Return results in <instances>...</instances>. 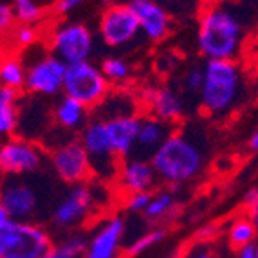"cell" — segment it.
<instances>
[{"label": "cell", "instance_id": "7402d4cb", "mask_svg": "<svg viewBox=\"0 0 258 258\" xmlns=\"http://www.w3.org/2000/svg\"><path fill=\"white\" fill-rule=\"evenodd\" d=\"M18 123V92L0 89V141L15 136Z\"/></svg>", "mask_w": 258, "mask_h": 258}, {"label": "cell", "instance_id": "4316f807", "mask_svg": "<svg viewBox=\"0 0 258 258\" xmlns=\"http://www.w3.org/2000/svg\"><path fill=\"white\" fill-rule=\"evenodd\" d=\"M254 237H256V224L247 217L237 219L228 229V242L235 251L247 244H253Z\"/></svg>", "mask_w": 258, "mask_h": 258}, {"label": "cell", "instance_id": "44dd1931", "mask_svg": "<svg viewBox=\"0 0 258 258\" xmlns=\"http://www.w3.org/2000/svg\"><path fill=\"white\" fill-rule=\"evenodd\" d=\"M52 119L65 132H78L85 126L87 121L91 119V110L85 105L78 103L76 99L61 96L54 105Z\"/></svg>", "mask_w": 258, "mask_h": 258}, {"label": "cell", "instance_id": "d590c367", "mask_svg": "<svg viewBox=\"0 0 258 258\" xmlns=\"http://www.w3.org/2000/svg\"><path fill=\"white\" fill-rule=\"evenodd\" d=\"M244 204L251 210V220L256 224V215H258V189L249 188L244 195Z\"/></svg>", "mask_w": 258, "mask_h": 258}, {"label": "cell", "instance_id": "3957f363", "mask_svg": "<svg viewBox=\"0 0 258 258\" xmlns=\"http://www.w3.org/2000/svg\"><path fill=\"white\" fill-rule=\"evenodd\" d=\"M203 87L199 91L201 107L210 116H226L245 98V71L238 61L208 60L203 65Z\"/></svg>", "mask_w": 258, "mask_h": 258}, {"label": "cell", "instance_id": "ab89813d", "mask_svg": "<svg viewBox=\"0 0 258 258\" xmlns=\"http://www.w3.org/2000/svg\"><path fill=\"white\" fill-rule=\"evenodd\" d=\"M6 219H8V213H6L4 204H2V199H0V222H4Z\"/></svg>", "mask_w": 258, "mask_h": 258}, {"label": "cell", "instance_id": "6da1fadb", "mask_svg": "<svg viewBox=\"0 0 258 258\" xmlns=\"http://www.w3.org/2000/svg\"><path fill=\"white\" fill-rule=\"evenodd\" d=\"M249 35V22L237 2L217 0L204 6L199 18L197 47L208 60L238 61Z\"/></svg>", "mask_w": 258, "mask_h": 258}, {"label": "cell", "instance_id": "5bb4252c", "mask_svg": "<svg viewBox=\"0 0 258 258\" xmlns=\"http://www.w3.org/2000/svg\"><path fill=\"white\" fill-rule=\"evenodd\" d=\"M56 179L65 184H82L91 179V164L80 141H67L52 148L49 157Z\"/></svg>", "mask_w": 258, "mask_h": 258}, {"label": "cell", "instance_id": "52a82bcc", "mask_svg": "<svg viewBox=\"0 0 258 258\" xmlns=\"http://www.w3.org/2000/svg\"><path fill=\"white\" fill-rule=\"evenodd\" d=\"M80 145L85 150L91 164V177L99 182L114 181L119 172V157L114 155L105 130V121L91 117L80 134Z\"/></svg>", "mask_w": 258, "mask_h": 258}, {"label": "cell", "instance_id": "7a4b0ae2", "mask_svg": "<svg viewBox=\"0 0 258 258\" xmlns=\"http://www.w3.org/2000/svg\"><path fill=\"white\" fill-rule=\"evenodd\" d=\"M206 143V136L194 126L172 132L150 157L157 181L166 186H182L199 179L210 159Z\"/></svg>", "mask_w": 258, "mask_h": 258}, {"label": "cell", "instance_id": "1f68e13d", "mask_svg": "<svg viewBox=\"0 0 258 258\" xmlns=\"http://www.w3.org/2000/svg\"><path fill=\"white\" fill-rule=\"evenodd\" d=\"M203 80H204V73L201 65H194L186 71L184 78H182V87H184L186 92H194L199 94L201 87H203Z\"/></svg>", "mask_w": 258, "mask_h": 258}, {"label": "cell", "instance_id": "9a60e30c", "mask_svg": "<svg viewBox=\"0 0 258 258\" xmlns=\"http://www.w3.org/2000/svg\"><path fill=\"white\" fill-rule=\"evenodd\" d=\"M128 8L139 24L141 36L150 42H163L172 29V17L154 0H130Z\"/></svg>", "mask_w": 258, "mask_h": 258}, {"label": "cell", "instance_id": "5b68a950", "mask_svg": "<svg viewBox=\"0 0 258 258\" xmlns=\"http://www.w3.org/2000/svg\"><path fill=\"white\" fill-rule=\"evenodd\" d=\"M110 204V194L105 182H82L73 184L67 191L56 199L49 213V222L58 233L80 231L96 211Z\"/></svg>", "mask_w": 258, "mask_h": 258}, {"label": "cell", "instance_id": "d4e9b609", "mask_svg": "<svg viewBox=\"0 0 258 258\" xmlns=\"http://www.w3.org/2000/svg\"><path fill=\"white\" fill-rule=\"evenodd\" d=\"M177 206V195L172 189H163L157 194H152L150 203H148L147 210L143 211V217L152 222H159L164 220Z\"/></svg>", "mask_w": 258, "mask_h": 258}, {"label": "cell", "instance_id": "30bf717a", "mask_svg": "<svg viewBox=\"0 0 258 258\" xmlns=\"http://www.w3.org/2000/svg\"><path fill=\"white\" fill-rule=\"evenodd\" d=\"M45 164V152L35 141L11 136L0 141V175H29Z\"/></svg>", "mask_w": 258, "mask_h": 258}, {"label": "cell", "instance_id": "d6a6232c", "mask_svg": "<svg viewBox=\"0 0 258 258\" xmlns=\"http://www.w3.org/2000/svg\"><path fill=\"white\" fill-rule=\"evenodd\" d=\"M182 258H219V254L208 242H199V244L191 245Z\"/></svg>", "mask_w": 258, "mask_h": 258}, {"label": "cell", "instance_id": "60d3db41", "mask_svg": "<svg viewBox=\"0 0 258 258\" xmlns=\"http://www.w3.org/2000/svg\"><path fill=\"white\" fill-rule=\"evenodd\" d=\"M103 4H107V6H112V4H119V0H101Z\"/></svg>", "mask_w": 258, "mask_h": 258}, {"label": "cell", "instance_id": "ac0fdd59", "mask_svg": "<svg viewBox=\"0 0 258 258\" xmlns=\"http://www.w3.org/2000/svg\"><path fill=\"white\" fill-rule=\"evenodd\" d=\"M150 114L157 119H163L166 123H175L184 116V98L181 92L173 87H155L145 92Z\"/></svg>", "mask_w": 258, "mask_h": 258}, {"label": "cell", "instance_id": "8992f818", "mask_svg": "<svg viewBox=\"0 0 258 258\" xmlns=\"http://www.w3.org/2000/svg\"><path fill=\"white\" fill-rule=\"evenodd\" d=\"M54 244L51 229L38 222H0V258H43Z\"/></svg>", "mask_w": 258, "mask_h": 258}, {"label": "cell", "instance_id": "7c38bea8", "mask_svg": "<svg viewBox=\"0 0 258 258\" xmlns=\"http://www.w3.org/2000/svg\"><path fill=\"white\" fill-rule=\"evenodd\" d=\"M126 242V222L123 217L103 219L91 233H85L83 258H119Z\"/></svg>", "mask_w": 258, "mask_h": 258}, {"label": "cell", "instance_id": "277c9868", "mask_svg": "<svg viewBox=\"0 0 258 258\" xmlns=\"http://www.w3.org/2000/svg\"><path fill=\"white\" fill-rule=\"evenodd\" d=\"M42 170L29 175H0V199L8 219L18 222H38L51 213V195L43 182Z\"/></svg>", "mask_w": 258, "mask_h": 258}, {"label": "cell", "instance_id": "74e56055", "mask_svg": "<svg viewBox=\"0 0 258 258\" xmlns=\"http://www.w3.org/2000/svg\"><path fill=\"white\" fill-rule=\"evenodd\" d=\"M235 258H258L256 244L253 242V244H247V245H244V247H240V249H237Z\"/></svg>", "mask_w": 258, "mask_h": 258}, {"label": "cell", "instance_id": "836d02e7", "mask_svg": "<svg viewBox=\"0 0 258 258\" xmlns=\"http://www.w3.org/2000/svg\"><path fill=\"white\" fill-rule=\"evenodd\" d=\"M15 40L18 45H33L36 40V33L33 29V26H24L22 24L17 31H15Z\"/></svg>", "mask_w": 258, "mask_h": 258}, {"label": "cell", "instance_id": "603a6c76", "mask_svg": "<svg viewBox=\"0 0 258 258\" xmlns=\"http://www.w3.org/2000/svg\"><path fill=\"white\" fill-rule=\"evenodd\" d=\"M85 251V231L65 233L60 240H54L52 247L43 258H83Z\"/></svg>", "mask_w": 258, "mask_h": 258}, {"label": "cell", "instance_id": "83f0119b", "mask_svg": "<svg viewBox=\"0 0 258 258\" xmlns=\"http://www.w3.org/2000/svg\"><path fill=\"white\" fill-rule=\"evenodd\" d=\"M99 71L103 73L105 80L108 83H126L132 78V67L125 58H119V56H108L103 58L101 65H99Z\"/></svg>", "mask_w": 258, "mask_h": 258}, {"label": "cell", "instance_id": "d6986e66", "mask_svg": "<svg viewBox=\"0 0 258 258\" xmlns=\"http://www.w3.org/2000/svg\"><path fill=\"white\" fill-rule=\"evenodd\" d=\"M139 116L130 117H116V119L105 121V130H107V138L110 143V148L116 157H130L136 145L139 130Z\"/></svg>", "mask_w": 258, "mask_h": 258}, {"label": "cell", "instance_id": "b9f144b4", "mask_svg": "<svg viewBox=\"0 0 258 258\" xmlns=\"http://www.w3.org/2000/svg\"><path fill=\"white\" fill-rule=\"evenodd\" d=\"M229 2H253V0H229Z\"/></svg>", "mask_w": 258, "mask_h": 258}, {"label": "cell", "instance_id": "ba28073f", "mask_svg": "<svg viewBox=\"0 0 258 258\" xmlns=\"http://www.w3.org/2000/svg\"><path fill=\"white\" fill-rule=\"evenodd\" d=\"M110 91V83L105 80L103 73L92 61L67 65L63 76L61 92L67 98L76 99L78 103L85 105L89 110L99 105Z\"/></svg>", "mask_w": 258, "mask_h": 258}, {"label": "cell", "instance_id": "f546056e", "mask_svg": "<svg viewBox=\"0 0 258 258\" xmlns=\"http://www.w3.org/2000/svg\"><path fill=\"white\" fill-rule=\"evenodd\" d=\"M163 6L170 17H194L201 9V0H154Z\"/></svg>", "mask_w": 258, "mask_h": 258}, {"label": "cell", "instance_id": "e575fe53", "mask_svg": "<svg viewBox=\"0 0 258 258\" xmlns=\"http://www.w3.org/2000/svg\"><path fill=\"white\" fill-rule=\"evenodd\" d=\"M13 22L15 17H13V11H11V6L0 2V35L8 33L13 27Z\"/></svg>", "mask_w": 258, "mask_h": 258}, {"label": "cell", "instance_id": "e0dca14e", "mask_svg": "<svg viewBox=\"0 0 258 258\" xmlns=\"http://www.w3.org/2000/svg\"><path fill=\"white\" fill-rule=\"evenodd\" d=\"M119 188L128 194H138V191H152L157 184V177L154 173L150 161L138 159V157H126L119 164V172L116 175Z\"/></svg>", "mask_w": 258, "mask_h": 258}, {"label": "cell", "instance_id": "f1b7e54d", "mask_svg": "<svg viewBox=\"0 0 258 258\" xmlns=\"http://www.w3.org/2000/svg\"><path fill=\"white\" fill-rule=\"evenodd\" d=\"M11 11H13V17L20 20L24 26H33L42 18V8L36 0H13Z\"/></svg>", "mask_w": 258, "mask_h": 258}, {"label": "cell", "instance_id": "cb8c5ba5", "mask_svg": "<svg viewBox=\"0 0 258 258\" xmlns=\"http://www.w3.org/2000/svg\"><path fill=\"white\" fill-rule=\"evenodd\" d=\"M26 83V65L18 58L0 60V89L18 92Z\"/></svg>", "mask_w": 258, "mask_h": 258}, {"label": "cell", "instance_id": "f35d334b", "mask_svg": "<svg viewBox=\"0 0 258 258\" xmlns=\"http://www.w3.org/2000/svg\"><path fill=\"white\" fill-rule=\"evenodd\" d=\"M247 147L251 148V152L258 150V130H253V132H251V138L247 139Z\"/></svg>", "mask_w": 258, "mask_h": 258}, {"label": "cell", "instance_id": "8d00e7d4", "mask_svg": "<svg viewBox=\"0 0 258 258\" xmlns=\"http://www.w3.org/2000/svg\"><path fill=\"white\" fill-rule=\"evenodd\" d=\"M87 0H58V4H56V9H58V13L61 15H67L71 11H74L76 8H80L82 4H85Z\"/></svg>", "mask_w": 258, "mask_h": 258}, {"label": "cell", "instance_id": "4dcf8cb0", "mask_svg": "<svg viewBox=\"0 0 258 258\" xmlns=\"http://www.w3.org/2000/svg\"><path fill=\"white\" fill-rule=\"evenodd\" d=\"M150 199H152V191L128 194L125 199V211L130 213V215H143V211L147 210Z\"/></svg>", "mask_w": 258, "mask_h": 258}, {"label": "cell", "instance_id": "ffe728a7", "mask_svg": "<svg viewBox=\"0 0 258 258\" xmlns=\"http://www.w3.org/2000/svg\"><path fill=\"white\" fill-rule=\"evenodd\" d=\"M138 99L134 98L132 94L125 91L119 92H110L105 96L99 105H96L92 110H94V117L101 121L108 119H116V117H130V116H138Z\"/></svg>", "mask_w": 258, "mask_h": 258}, {"label": "cell", "instance_id": "8fae6325", "mask_svg": "<svg viewBox=\"0 0 258 258\" xmlns=\"http://www.w3.org/2000/svg\"><path fill=\"white\" fill-rule=\"evenodd\" d=\"M98 35L107 47L125 49L136 43L141 36V31L128 4H112L99 18Z\"/></svg>", "mask_w": 258, "mask_h": 258}, {"label": "cell", "instance_id": "4fadbf2b", "mask_svg": "<svg viewBox=\"0 0 258 258\" xmlns=\"http://www.w3.org/2000/svg\"><path fill=\"white\" fill-rule=\"evenodd\" d=\"M67 65L51 52L38 56L33 63L26 65V87L31 94L38 98H49L61 92Z\"/></svg>", "mask_w": 258, "mask_h": 258}, {"label": "cell", "instance_id": "9c48e42d", "mask_svg": "<svg viewBox=\"0 0 258 258\" xmlns=\"http://www.w3.org/2000/svg\"><path fill=\"white\" fill-rule=\"evenodd\" d=\"M51 49V54L65 65L91 61L96 51V38L87 26L78 22H67L52 31Z\"/></svg>", "mask_w": 258, "mask_h": 258}, {"label": "cell", "instance_id": "484cf974", "mask_svg": "<svg viewBox=\"0 0 258 258\" xmlns=\"http://www.w3.org/2000/svg\"><path fill=\"white\" fill-rule=\"evenodd\" d=\"M164 237H166V231H164L163 228H154V229L143 231L141 235H138L134 240H130L128 244H125L126 256L138 258V256H141V254L148 253L150 249L157 247V245L164 240Z\"/></svg>", "mask_w": 258, "mask_h": 258}, {"label": "cell", "instance_id": "2e32d148", "mask_svg": "<svg viewBox=\"0 0 258 258\" xmlns=\"http://www.w3.org/2000/svg\"><path fill=\"white\" fill-rule=\"evenodd\" d=\"M172 132H173L172 123H166V121L157 119L154 116L141 117L138 138H136V145H134V150L130 157L150 161V157L155 154V150L172 136Z\"/></svg>", "mask_w": 258, "mask_h": 258}]
</instances>
